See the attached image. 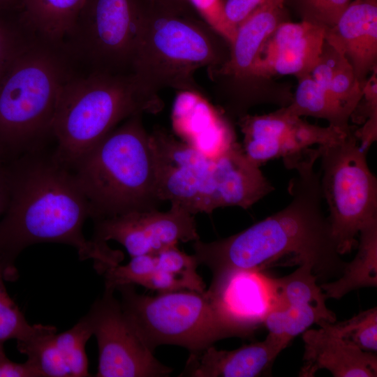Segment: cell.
Here are the masks:
<instances>
[{
    "label": "cell",
    "instance_id": "obj_1",
    "mask_svg": "<svg viewBox=\"0 0 377 377\" xmlns=\"http://www.w3.org/2000/svg\"><path fill=\"white\" fill-rule=\"evenodd\" d=\"M319 148H309L283 160L296 171L288 191L291 201L284 208L245 230L226 238L193 242L194 256L207 266L213 277L233 269L263 270L274 265L308 264L318 281L338 279L343 260L322 209L320 172L315 163Z\"/></svg>",
    "mask_w": 377,
    "mask_h": 377
},
{
    "label": "cell",
    "instance_id": "obj_2",
    "mask_svg": "<svg viewBox=\"0 0 377 377\" xmlns=\"http://www.w3.org/2000/svg\"><path fill=\"white\" fill-rule=\"evenodd\" d=\"M8 163L9 198L0 220V265L5 280L17 278L16 258L38 243L73 246L80 260H94L98 273L123 260L121 251L84 237L83 225L91 216L89 202L54 149L27 153Z\"/></svg>",
    "mask_w": 377,
    "mask_h": 377
},
{
    "label": "cell",
    "instance_id": "obj_3",
    "mask_svg": "<svg viewBox=\"0 0 377 377\" xmlns=\"http://www.w3.org/2000/svg\"><path fill=\"white\" fill-rule=\"evenodd\" d=\"M149 138L159 199L193 215L225 207L246 209L274 190L237 142L221 156L210 157L161 126L154 127Z\"/></svg>",
    "mask_w": 377,
    "mask_h": 377
},
{
    "label": "cell",
    "instance_id": "obj_4",
    "mask_svg": "<svg viewBox=\"0 0 377 377\" xmlns=\"http://www.w3.org/2000/svg\"><path fill=\"white\" fill-rule=\"evenodd\" d=\"M229 43L191 4L142 0V27L134 74L159 93L163 89L204 95L195 74L220 66Z\"/></svg>",
    "mask_w": 377,
    "mask_h": 377
},
{
    "label": "cell",
    "instance_id": "obj_5",
    "mask_svg": "<svg viewBox=\"0 0 377 377\" xmlns=\"http://www.w3.org/2000/svg\"><path fill=\"white\" fill-rule=\"evenodd\" d=\"M77 72L63 43L38 36L11 62L0 79V156L4 161L47 148L53 138L60 91Z\"/></svg>",
    "mask_w": 377,
    "mask_h": 377
},
{
    "label": "cell",
    "instance_id": "obj_6",
    "mask_svg": "<svg viewBox=\"0 0 377 377\" xmlns=\"http://www.w3.org/2000/svg\"><path fill=\"white\" fill-rule=\"evenodd\" d=\"M164 107L134 73L77 72L63 85L52 121L55 158L69 168L120 123Z\"/></svg>",
    "mask_w": 377,
    "mask_h": 377
},
{
    "label": "cell",
    "instance_id": "obj_7",
    "mask_svg": "<svg viewBox=\"0 0 377 377\" xmlns=\"http://www.w3.org/2000/svg\"><path fill=\"white\" fill-rule=\"evenodd\" d=\"M142 114L118 125L71 168L93 221L157 209L155 159Z\"/></svg>",
    "mask_w": 377,
    "mask_h": 377
},
{
    "label": "cell",
    "instance_id": "obj_8",
    "mask_svg": "<svg viewBox=\"0 0 377 377\" xmlns=\"http://www.w3.org/2000/svg\"><path fill=\"white\" fill-rule=\"evenodd\" d=\"M115 290L119 293L128 320L153 352L161 345L178 346L195 352L226 338L239 337L207 290H179L149 296L137 293L131 284Z\"/></svg>",
    "mask_w": 377,
    "mask_h": 377
},
{
    "label": "cell",
    "instance_id": "obj_9",
    "mask_svg": "<svg viewBox=\"0 0 377 377\" xmlns=\"http://www.w3.org/2000/svg\"><path fill=\"white\" fill-rule=\"evenodd\" d=\"M355 131L353 128L339 139L318 146L322 196L329 207L331 234L341 255L355 248L360 230L377 220V179Z\"/></svg>",
    "mask_w": 377,
    "mask_h": 377
},
{
    "label": "cell",
    "instance_id": "obj_10",
    "mask_svg": "<svg viewBox=\"0 0 377 377\" xmlns=\"http://www.w3.org/2000/svg\"><path fill=\"white\" fill-rule=\"evenodd\" d=\"M142 27V0H86L63 41L84 73H134Z\"/></svg>",
    "mask_w": 377,
    "mask_h": 377
},
{
    "label": "cell",
    "instance_id": "obj_11",
    "mask_svg": "<svg viewBox=\"0 0 377 377\" xmlns=\"http://www.w3.org/2000/svg\"><path fill=\"white\" fill-rule=\"evenodd\" d=\"M115 290L105 288L85 315L97 340L96 377H165L172 369L161 363L124 313Z\"/></svg>",
    "mask_w": 377,
    "mask_h": 377
},
{
    "label": "cell",
    "instance_id": "obj_12",
    "mask_svg": "<svg viewBox=\"0 0 377 377\" xmlns=\"http://www.w3.org/2000/svg\"><path fill=\"white\" fill-rule=\"evenodd\" d=\"M194 216L171 204L165 212L134 211L95 220L91 240L101 244L116 241L131 257L155 253L179 242L199 239Z\"/></svg>",
    "mask_w": 377,
    "mask_h": 377
},
{
    "label": "cell",
    "instance_id": "obj_13",
    "mask_svg": "<svg viewBox=\"0 0 377 377\" xmlns=\"http://www.w3.org/2000/svg\"><path fill=\"white\" fill-rule=\"evenodd\" d=\"M285 20L284 7L264 3L237 27L226 61L217 68L207 70L216 89L226 96L220 109L228 117L238 118L246 114L253 66L264 43Z\"/></svg>",
    "mask_w": 377,
    "mask_h": 377
},
{
    "label": "cell",
    "instance_id": "obj_14",
    "mask_svg": "<svg viewBox=\"0 0 377 377\" xmlns=\"http://www.w3.org/2000/svg\"><path fill=\"white\" fill-rule=\"evenodd\" d=\"M237 124L244 135L243 150L258 167L272 159L300 155L314 145L329 144L343 134L330 125L321 127L303 121L284 108L267 114H246L237 119Z\"/></svg>",
    "mask_w": 377,
    "mask_h": 377
},
{
    "label": "cell",
    "instance_id": "obj_15",
    "mask_svg": "<svg viewBox=\"0 0 377 377\" xmlns=\"http://www.w3.org/2000/svg\"><path fill=\"white\" fill-rule=\"evenodd\" d=\"M208 293L222 316L249 337L282 307L277 278L262 270L233 269L212 277Z\"/></svg>",
    "mask_w": 377,
    "mask_h": 377
},
{
    "label": "cell",
    "instance_id": "obj_16",
    "mask_svg": "<svg viewBox=\"0 0 377 377\" xmlns=\"http://www.w3.org/2000/svg\"><path fill=\"white\" fill-rule=\"evenodd\" d=\"M277 280L283 306L271 311L263 326L284 348L313 324L336 321L335 314L326 306L327 299L311 265H299L293 273Z\"/></svg>",
    "mask_w": 377,
    "mask_h": 377
},
{
    "label": "cell",
    "instance_id": "obj_17",
    "mask_svg": "<svg viewBox=\"0 0 377 377\" xmlns=\"http://www.w3.org/2000/svg\"><path fill=\"white\" fill-rule=\"evenodd\" d=\"M325 29L306 21L281 22L264 43L253 66L248 92L251 105V86L259 79L275 75L310 74L325 41Z\"/></svg>",
    "mask_w": 377,
    "mask_h": 377
},
{
    "label": "cell",
    "instance_id": "obj_18",
    "mask_svg": "<svg viewBox=\"0 0 377 377\" xmlns=\"http://www.w3.org/2000/svg\"><path fill=\"white\" fill-rule=\"evenodd\" d=\"M171 116L180 140L207 156H219L237 142L231 121L201 94L178 92Z\"/></svg>",
    "mask_w": 377,
    "mask_h": 377
},
{
    "label": "cell",
    "instance_id": "obj_19",
    "mask_svg": "<svg viewBox=\"0 0 377 377\" xmlns=\"http://www.w3.org/2000/svg\"><path fill=\"white\" fill-rule=\"evenodd\" d=\"M325 41L352 66L358 81L365 84L376 68L377 0H353L332 28Z\"/></svg>",
    "mask_w": 377,
    "mask_h": 377
},
{
    "label": "cell",
    "instance_id": "obj_20",
    "mask_svg": "<svg viewBox=\"0 0 377 377\" xmlns=\"http://www.w3.org/2000/svg\"><path fill=\"white\" fill-rule=\"evenodd\" d=\"M304 362L299 376L312 377L327 369L334 377H376V353L361 350L325 325L303 332Z\"/></svg>",
    "mask_w": 377,
    "mask_h": 377
},
{
    "label": "cell",
    "instance_id": "obj_21",
    "mask_svg": "<svg viewBox=\"0 0 377 377\" xmlns=\"http://www.w3.org/2000/svg\"><path fill=\"white\" fill-rule=\"evenodd\" d=\"M284 348L269 334L258 342L232 350H217L213 345L190 352L183 372L179 376L256 377L270 370Z\"/></svg>",
    "mask_w": 377,
    "mask_h": 377
},
{
    "label": "cell",
    "instance_id": "obj_22",
    "mask_svg": "<svg viewBox=\"0 0 377 377\" xmlns=\"http://www.w3.org/2000/svg\"><path fill=\"white\" fill-rule=\"evenodd\" d=\"M358 236L357 253L342 274L320 286L326 299L338 300L353 290L377 286V220L363 227Z\"/></svg>",
    "mask_w": 377,
    "mask_h": 377
},
{
    "label": "cell",
    "instance_id": "obj_23",
    "mask_svg": "<svg viewBox=\"0 0 377 377\" xmlns=\"http://www.w3.org/2000/svg\"><path fill=\"white\" fill-rule=\"evenodd\" d=\"M309 75L351 116L362 97L364 84L358 81L344 56L325 41Z\"/></svg>",
    "mask_w": 377,
    "mask_h": 377
},
{
    "label": "cell",
    "instance_id": "obj_24",
    "mask_svg": "<svg viewBox=\"0 0 377 377\" xmlns=\"http://www.w3.org/2000/svg\"><path fill=\"white\" fill-rule=\"evenodd\" d=\"M86 0H21L20 12L40 38L62 43Z\"/></svg>",
    "mask_w": 377,
    "mask_h": 377
},
{
    "label": "cell",
    "instance_id": "obj_25",
    "mask_svg": "<svg viewBox=\"0 0 377 377\" xmlns=\"http://www.w3.org/2000/svg\"><path fill=\"white\" fill-rule=\"evenodd\" d=\"M156 263L145 288L159 293L179 290L205 291V284L197 272L194 255H188L172 245L155 253Z\"/></svg>",
    "mask_w": 377,
    "mask_h": 377
},
{
    "label": "cell",
    "instance_id": "obj_26",
    "mask_svg": "<svg viewBox=\"0 0 377 377\" xmlns=\"http://www.w3.org/2000/svg\"><path fill=\"white\" fill-rule=\"evenodd\" d=\"M288 113L297 117L324 119L329 125L349 132L350 114L309 74L298 78V85L290 103L284 107Z\"/></svg>",
    "mask_w": 377,
    "mask_h": 377
},
{
    "label": "cell",
    "instance_id": "obj_27",
    "mask_svg": "<svg viewBox=\"0 0 377 377\" xmlns=\"http://www.w3.org/2000/svg\"><path fill=\"white\" fill-rule=\"evenodd\" d=\"M57 329L52 325H42L31 337L17 342L20 353L27 355L43 377H71L69 369L57 346Z\"/></svg>",
    "mask_w": 377,
    "mask_h": 377
},
{
    "label": "cell",
    "instance_id": "obj_28",
    "mask_svg": "<svg viewBox=\"0 0 377 377\" xmlns=\"http://www.w3.org/2000/svg\"><path fill=\"white\" fill-rule=\"evenodd\" d=\"M37 37L19 10L0 11V79L15 58Z\"/></svg>",
    "mask_w": 377,
    "mask_h": 377
},
{
    "label": "cell",
    "instance_id": "obj_29",
    "mask_svg": "<svg viewBox=\"0 0 377 377\" xmlns=\"http://www.w3.org/2000/svg\"><path fill=\"white\" fill-rule=\"evenodd\" d=\"M92 335L91 326L85 316L72 328L56 334L57 346L69 369L71 377L91 376L88 371L85 346Z\"/></svg>",
    "mask_w": 377,
    "mask_h": 377
},
{
    "label": "cell",
    "instance_id": "obj_30",
    "mask_svg": "<svg viewBox=\"0 0 377 377\" xmlns=\"http://www.w3.org/2000/svg\"><path fill=\"white\" fill-rule=\"evenodd\" d=\"M318 325L327 327L343 339L364 351L376 353L377 350L376 307L362 311L342 322H323Z\"/></svg>",
    "mask_w": 377,
    "mask_h": 377
},
{
    "label": "cell",
    "instance_id": "obj_31",
    "mask_svg": "<svg viewBox=\"0 0 377 377\" xmlns=\"http://www.w3.org/2000/svg\"><path fill=\"white\" fill-rule=\"evenodd\" d=\"M2 267L0 265V345L10 339L25 341L34 335L41 324L30 325L8 295Z\"/></svg>",
    "mask_w": 377,
    "mask_h": 377
},
{
    "label": "cell",
    "instance_id": "obj_32",
    "mask_svg": "<svg viewBox=\"0 0 377 377\" xmlns=\"http://www.w3.org/2000/svg\"><path fill=\"white\" fill-rule=\"evenodd\" d=\"M288 1H290L293 7L302 21L320 26L325 30L335 25L351 1V0Z\"/></svg>",
    "mask_w": 377,
    "mask_h": 377
},
{
    "label": "cell",
    "instance_id": "obj_33",
    "mask_svg": "<svg viewBox=\"0 0 377 377\" xmlns=\"http://www.w3.org/2000/svg\"><path fill=\"white\" fill-rule=\"evenodd\" d=\"M198 14L229 45L236 32L227 23L224 14L225 0H188Z\"/></svg>",
    "mask_w": 377,
    "mask_h": 377
},
{
    "label": "cell",
    "instance_id": "obj_34",
    "mask_svg": "<svg viewBox=\"0 0 377 377\" xmlns=\"http://www.w3.org/2000/svg\"><path fill=\"white\" fill-rule=\"evenodd\" d=\"M265 2V0H225L227 23L236 32L237 27Z\"/></svg>",
    "mask_w": 377,
    "mask_h": 377
},
{
    "label": "cell",
    "instance_id": "obj_35",
    "mask_svg": "<svg viewBox=\"0 0 377 377\" xmlns=\"http://www.w3.org/2000/svg\"><path fill=\"white\" fill-rule=\"evenodd\" d=\"M0 377H43L40 371L29 360L15 362L6 355L3 345H0Z\"/></svg>",
    "mask_w": 377,
    "mask_h": 377
},
{
    "label": "cell",
    "instance_id": "obj_36",
    "mask_svg": "<svg viewBox=\"0 0 377 377\" xmlns=\"http://www.w3.org/2000/svg\"><path fill=\"white\" fill-rule=\"evenodd\" d=\"M9 198L8 163L0 156V216L4 213Z\"/></svg>",
    "mask_w": 377,
    "mask_h": 377
},
{
    "label": "cell",
    "instance_id": "obj_37",
    "mask_svg": "<svg viewBox=\"0 0 377 377\" xmlns=\"http://www.w3.org/2000/svg\"><path fill=\"white\" fill-rule=\"evenodd\" d=\"M21 0H0V11L20 10Z\"/></svg>",
    "mask_w": 377,
    "mask_h": 377
},
{
    "label": "cell",
    "instance_id": "obj_38",
    "mask_svg": "<svg viewBox=\"0 0 377 377\" xmlns=\"http://www.w3.org/2000/svg\"><path fill=\"white\" fill-rule=\"evenodd\" d=\"M286 0H265V3L276 8H283Z\"/></svg>",
    "mask_w": 377,
    "mask_h": 377
},
{
    "label": "cell",
    "instance_id": "obj_39",
    "mask_svg": "<svg viewBox=\"0 0 377 377\" xmlns=\"http://www.w3.org/2000/svg\"><path fill=\"white\" fill-rule=\"evenodd\" d=\"M183 4H190L188 0H163Z\"/></svg>",
    "mask_w": 377,
    "mask_h": 377
}]
</instances>
